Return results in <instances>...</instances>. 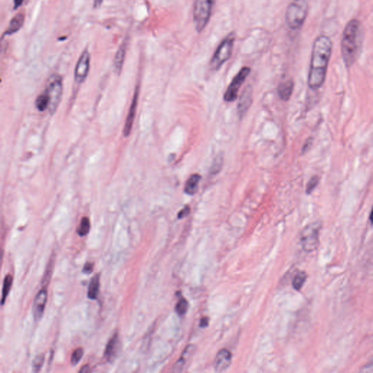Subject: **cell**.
I'll list each match as a JSON object with an SVG mask.
<instances>
[{
  "label": "cell",
  "mask_w": 373,
  "mask_h": 373,
  "mask_svg": "<svg viewBox=\"0 0 373 373\" xmlns=\"http://www.w3.org/2000/svg\"><path fill=\"white\" fill-rule=\"evenodd\" d=\"M332 52L333 42L329 37L320 35L315 39L313 45L308 80L311 89H319L325 82Z\"/></svg>",
  "instance_id": "obj_1"
},
{
  "label": "cell",
  "mask_w": 373,
  "mask_h": 373,
  "mask_svg": "<svg viewBox=\"0 0 373 373\" xmlns=\"http://www.w3.org/2000/svg\"><path fill=\"white\" fill-rule=\"evenodd\" d=\"M364 30L358 19H352L343 30L341 40V54L346 67L353 66L357 60L363 42Z\"/></svg>",
  "instance_id": "obj_2"
},
{
  "label": "cell",
  "mask_w": 373,
  "mask_h": 373,
  "mask_svg": "<svg viewBox=\"0 0 373 373\" xmlns=\"http://www.w3.org/2000/svg\"><path fill=\"white\" fill-rule=\"evenodd\" d=\"M309 13L308 0H293L286 10L285 20L290 29H300L306 21Z\"/></svg>",
  "instance_id": "obj_3"
},
{
  "label": "cell",
  "mask_w": 373,
  "mask_h": 373,
  "mask_svg": "<svg viewBox=\"0 0 373 373\" xmlns=\"http://www.w3.org/2000/svg\"><path fill=\"white\" fill-rule=\"evenodd\" d=\"M215 0H196L193 8V23L197 32H201L209 23Z\"/></svg>",
  "instance_id": "obj_4"
},
{
  "label": "cell",
  "mask_w": 373,
  "mask_h": 373,
  "mask_svg": "<svg viewBox=\"0 0 373 373\" xmlns=\"http://www.w3.org/2000/svg\"><path fill=\"white\" fill-rule=\"evenodd\" d=\"M235 39L236 35L232 32L221 42L211 60L210 66L212 69L218 70L229 59L234 49Z\"/></svg>",
  "instance_id": "obj_5"
},
{
  "label": "cell",
  "mask_w": 373,
  "mask_h": 373,
  "mask_svg": "<svg viewBox=\"0 0 373 373\" xmlns=\"http://www.w3.org/2000/svg\"><path fill=\"white\" fill-rule=\"evenodd\" d=\"M45 92L48 95L50 100L48 110L51 114L57 111L63 94V79L60 75H51L47 82Z\"/></svg>",
  "instance_id": "obj_6"
},
{
  "label": "cell",
  "mask_w": 373,
  "mask_h": 373,
  "mask_svg": "<svg viewBox=\"0 0 373 373\" xmlns=\"http://www.w3.org/2000/svg\"><path fill=\"white\" fill-rule=\"evenodd\" d=\"M321 228V224L319 222H314L303 230L300 235V244L305 252H312L318 247Z\"/></svg>",
  "instance_id": "obj_7"
},
{
  "label": "cell",
  "mask_w": 373,
  "mask_h": 373,
  "mask_svg": "<svg viewBox=\"0 0 373 373\" xmlns=\"http://www.w3.org/2000/svg\"><path fill=\"white\" fill-rule=\"evenodd\" d=\"M250 72V68L248 66H244L236 75L235 78L233 79L232 82L228 86L226 92L224 94V99L225 101L233 102L236 99L240 88H241V85L244 83L246 78L249 76Z\"/></svg>",
  "instance_id": "obj_8"
},
{
  "label": "cell",
  "mask_w": 373,
  "mask_h": 373,
  "mask_svg": "<svg viewBox=\"0 0 373 373\" xmlns=\"http://www.w3.org/2000/svg\"><path fill=\"white\" fill-rule=\"evenodd\" d=\"M91 63V55L88 50L81 54L75 66V79L78 83H82L88 77Z\"/></svg>",
  "instance_id": "obj_9"
},
{
  "label": "cell",
  "mask_w": 373,
  "mask_h": 373,
  "mask_svg": "<svg viewBox=\"0 0 373 373\" xmlns=\"http://www.w3.org/2000/svg\"><path fill=\"white\" fill-rule=\"evenodd\" d=\"M47 300H48V292L46 289L42 288L37 294L34 300L33 306H32V313H33L35 321H39L42 318L45 306H46Z\"/></svg>",
  "instance_id": "obj_10"
},
{
  "label": "cell",
  "mask_w": 373,
  "mask_h": 373,
  "mask_svg": "<svg viewBox=\"0 0 373 373\" xmlns=\"http://www.w3.org/2000/svg\"><path fill=\"white\" fill-rule=\"evenodd\" d=\"M252 103V88L250 85L246 87L240 97L238 104V114L240 118H243L247 114Z\"/></svg>",
  "instance_id": "obj_11"
},
{
  "label": "cell",
  "mask_w": 373,
  "mask_h": 373,
  "mask_svg": "<svg viewBox=\"0 0 373 373\" xmlns=\"http://www.w3.org/2000/svg\"><path fill=\"white\" fill-rule=\"evenodd\" d=\"M138 98V88L137 87L135 90V94L133 98L132 103H131V107L128 111V116H127L126 121H125L124 129H123V135L125 137H128L131 134V129H132L133 124H134V118H135L136 111H137V102Z\"/></svg>",
  "instance_id": "obj_12"
},
{
  "label": "cell",
  "mask_w": 373,
  "mask_h": 373,
  "mask_svg": "<svg viewBox=\"0 0 373 373\" xmlns=\"http://www.w3.org/2000/svg\"><path fill=\"white\" fill-rule=\"evenodd\" d=\"M232 356L231 353L227 349H222L218 352L215 358V370L217 372H223L226 371L231 364Z\"/></svg>",
  "instance_id": "obj_13"
},
{
  "label": "cell",
  "mask_w": 373,
  "mask_h": 373,
  "mask_svg": "<svg viewBox=\"0 0 373 373\" xmlns=\"http://www.w3.org/2000/svg\"><path fill=\"white\" fill-rule=\"evenodd\" d=\"M128 39L125 38L122 42L121 45L119 47L115 56L114 60H113V67H114L115 72L118 75H120L123 69V63H124L125 55H126L127 50H128Z\"/></svg>",
  "instance_id": "obj_14"
},
{
  "label": "cell",
  "mask_w": 373,
  "mask_h": 373,
  "mask_svg": "<svg viewBox=\"0 0 373 373\" xmlns=\"http://www.w3.org/2000/svg\"><path fill=\"white\" fill-rule=\"evenodd\" d=\"M119 349H120V340H119L118 334L116 333L107 343L105 351H104V357L109 362H112L117 356Z\"/></svg>",
  "instance_id": "obj_15"
},
{
  "label": "cell",
  "mask_w": 373,
  "mask_h": 373,
  "mask_svg": "<svg viewBox=\"0 0 373 373\" xmlns=\"http://www.w3.org/2000/svg\"><path fill=\"white\" fill-rule=\"evenodd\" d=\"M24 20L25 15L23 12L17 13L16 16H13V19L10 20L8 27L7 28L3 35L4 36H6V35L10 36V35H13V34L19 32L21 29L22 26H23Z\"/></svg>",
  "instance_id": "obj_16"
},
{
  "label": "cell",
  "mask_w": 373,
  "mask_h": 373,
  "mask_svg": "<svg viewBox=\"0 0 373 373\" xmlns=\"http://www.w3.org/2000/svg\"><path fill=\"white\" fill-rule=\"evenodd\" d=\"M201 179V176L198 174H194L192 175L187 179L186 184H185V193L189 196H193L197 193L198 189L199 182Z\"/></svg>",
  "instance_id": "obj_17"
},
{
  "label": "cell",
  "mask_w": 373,
  "mask_h": 373,
  "mask_svg": "<svg viewBox=\"0 0 373 373\" xmlns=\"http://www.w3.org/2000/svg\"><path fill=\"white\" fill-rule=\"evenodd\" d=\"M293 89H294V82L292 79L283 82L278 88L280 98L284 101H288L293 94Z\"/></svg>",
  "instance_id": "obj_18"
},
{
  "label": "cell",
  "mask_w": 373,
  "mask_h": 373,
  "mask_svg": "<svg viewBox=\"0 0 373 373\" xmlns=\"http://www.w3.org/2000/svg\"><path fill=\"white\" fill-rule=\"evenodd\" d=\"M100 288V275L97 274L89 283L88 289V297L91 300H95L98 297Z\"/></svg>",
  "instance_id": "obj_19"
},
{
  "label": "cell",
  "mask_w": 373,
  "mask_h": 373,
  "mask_svg": "<svg viewBox=\"0 0 373 373\" xmlns=\"http://www.w3.org/2000/svg\"><path fill=\"white\" fill-rule=\"evenodd\" d=\"M12 284H13V277H12L11 275L8 274V275H6L4 279V282H3L2 293H1V305L4 304V302H5L9 293H10V290H11Z\"/></svg>",
  "instance_id": "obj_20"
},
{
  "label": "cell",
  "mask_w": 373,
  "mask_h": 373,
  "mask_svg": "<svg viewBox=\"0 0 373 373\" xmlns=\"http://www.w3.org/2000/svg\"><path fill=\"white\" fill-rule=\"evenodd\" d=\"M50 100L46 93H42L37 98L35 105L39 111L43 112L49 107Z\"/></svg>",
  "instance_id": "obj_21"
},
{
  "label": "cell",
  "mask_w": 373,
  "mask_h": 373,
  "mask_svg": "<svg viewBox=\"0 0 373 373\" xmlns=\"http://www.w3.org/2000/svg\"><path fill=\"white\" fill-rule=\"evenodd\" d=\"M90 229H91L90 219L87 216H84L81 219L80 223H79V226H78V229H77V233H78L79 236L84 237L88 235Z\"/></svg>",
  "instance_id": "obj_22"
},
{
  "label": "cell",
  "mask_w": 373,
  "mask_h": 373,
  "mask_svg": "<svg viewBox=\"0 0 373 373\" xmlns=\"http://www.w3.org/2000/svg\"><path fill=\"white\" fill-rule=\"evenodd\" d=\"M223 163V156H222V155H218V156L214 159L213 162H212V164L210 168V173L213 175H217V174L219 173V172H220L221 169H222Z\"/></svg>",
  "instance_id": "obj_23"
},
{
  "label": "cell",
  "mask_w": 373,
  "mask_h": 373,
  "mask_svg": "<svg viewBox=\"0 0 373 373\" xmlns=\"http://www.w3.org/2000/svg\"><path fill=\"white\" fill-rule=\"evenodd\" d=\"M306 278H307V275H306V273L303 272V271L298 273L293 281V286L294 290H297V291L301 290L302 287L306 282Z\"/></svg>",
  "instance_id": "obj_24"
},
{
  "label": "cell",
  "mask_w": 373,
  "mask_h": 373,
  "mask_svg": "<svg viewBox=\"0 0 373 373\" xmlns=\"http://www.w3.org/2000/svg\"><path fill=\"white\" fill-rule=\"evenodd\" d=\"M83 354L84 351L82 348H78V349H75L72 353V356H71L70 362L72 365L75 366V365H78L82 359Z\"/></svg>",
  "instance_id": "obj_25"
},
{
  "label": "cell",
  "mask_w": 373,
  "mask_h": 373,
  "mask_svg": "<svg viewBox=\"0 0 373 373\" xmlns=\"http://www.w3.org/2000/svg\"><path fill=\"white\" fill-rule=\"evenodd\" d=\"M189 305L188 303L185 299H181L178 301L177 304L176 306V312L179 314V315H185L186 314L187 310H188Z\"/></svg>",
  "instance_id": "obj_26"
},
{
  "label": "cell",
  "mask_w": 373,
  "mask_h": 373,
  "mask_svg": "<svg viewBox=\"0 0 373 373\" xmlns=\"http://www.w3.org/2000/svg\"><path fill=\"white\" fill-rule=\"evenodd\" d=\"M44 362H45V356H44V354L38 355L34 359L33 362H32L34 371L35 372H39L41 368H42V365H43Z\"/></svg>",
  "instance_id": "obj_27"
},
{
  "label": "cell",
  "mask_w": 373,
  "mask_h": 373,
  "mask_svg": "<svg viewBox=\"0 0 373 373\" xmlns=\"http://www.w3.org/2000/svg\"><path fill=\"white\" fill-rule=\"evenodd\" d=\"M319 181L320 178L318 177V176L313 177L310 180H309V182H308L307 186H306V193L309 195L311 194V193L315 190L317 185H318Z\"/></svg>",
  "instance_id": "obj_28"
},
{
  "label": "cell",
  "mask_w": 373,
  "mask_h": 373,
  "mask_svg": "<svg viewBox=\"0 0 373 373\" xmlns=\"http://www.w3.org/2000/svg\"><path fill=\"white\" fill-rule=\"evenodd\" d=\"M94 263L91 262H87L84 265L83 269H82V273L85 274H90L93 272L94 270Z\"/></svg>",
  "instance_id": "obj_29"
},
{
  "label": "cell",
  "mask_w": 373,
  "mask_h": 373,
  "mask_svg": "<svg viewBox=\"0 0 373 373\" xmlns=\"http://www.w3.org/2000/svg\"><path fill=\"white\" fill-rule=\"evenodd\" d=\"M190 206H185V207L179 212V214H178V218H179V219H182V218L185 217V216H187V215L190 214Z\"/></svg>",
  "instance_id": "obj_30"
},
{
  "label": "cell",
  "mask_w": 373,
  "mask_h": 373,
  "mask_svg": "<svg viewBox=\"0 0 373 373\" xmlns=\"http://www.w3.org/2000/svg\"><path fill=\"white\" fill-rule=\"evenodd\" d=\"M311 144H312V139H311V138H309L308 141H306V144L303 146V153H305L306 152L308 151V150L310 148Z\"/></svg>",
  "instance_id": "obj_31"
},
{
  "label": "cell",
  "mask_w": 373,
  "mask_h": 373,
  "mask_svg": "<svg viewBox=\"0 0 373 373\" xmlns=\"http://www.w3.org/2000/svg\"><path fill=\"white\" fill-rule=\"evenodd\" d=\"M24 0H13V4H14V9L19 8V7L22 5Z\"/></svg>",
  "instance_id": "obj_32"
},
{
  "label": "cell",
  "mask_w": 373,
  "mask_h": 373,
  "mask_svg": "<svg viewBox=\"0 0 373 373\" xmlns=\"http://www.w3.org/2000/svg\"><path fill=\"white\" fill-rule=\"evenodd\" d=\"M208 324H209V318H206V317H205V318H202L201 321H200V327H206V326L208 325Z\"/></svg>",
  "instance_id": "obj_33"
},
{
  "label": "cell",
  "mask_w": 373,
  "mask_h": 373,
  "mask_svg": "<svg viewBox=\"0 0 373 373\" xmlns=\"http://www.w3.org/2000/svg\"><path fill=\"white\" fill-rule=\"evenodd\" d=\"M90 371V368L88 365H85L82 367V369L79 371V373H88Z\"/></svg>",
  "instance_id": "obj_34"
},
{
  "label": "cell",
  "mask_w": 373,
  "mask_h": 373,
  "mask_svg": "<svg viewBox=\"0 0 373 373\" xmlns=\"http://www.w3.org/2000/svg\"><path fill=\"white\" fill-rule=\"evenodd\" d=\"M102 1L103 0H95V1H94V5H95L96 7H98V6H99L100 4H101Z\"/></svg>",
  "instance_id": "obj_35"
},
{
  "label": "cell",
  "mask_w": 373,
  "mask_h": 373,
  "mask_svg": "<svg viewBox=\"0 0 373 373\" xmlns=\"http://www.w3.org/2000/svg\"><path fill=\"white\" fill-rule=\"evenodd\" d=\"M370 220H371V224L373 225V208L372 211H371V216H370Z\"/></svg>",
  "instance_id": "obj_36"
}]
</instances>
